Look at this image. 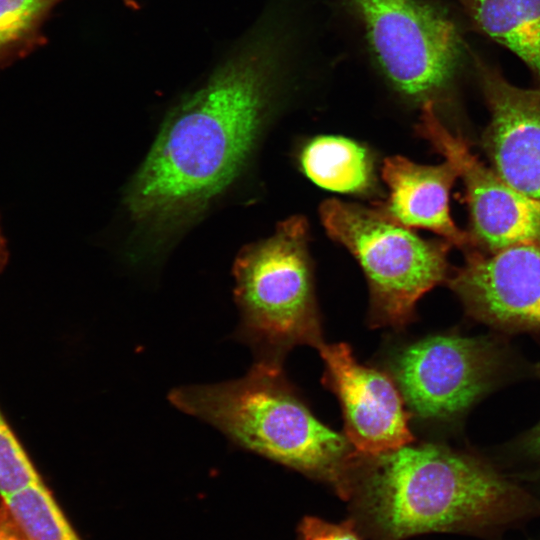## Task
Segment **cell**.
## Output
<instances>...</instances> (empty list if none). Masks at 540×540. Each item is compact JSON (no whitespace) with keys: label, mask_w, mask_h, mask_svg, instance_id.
Returning a JSON list of instances; mask_svg holds the SVG:
<instances>
[{"label":"cell","mask_w":540,"mask_h":540,"mask_svg":"<svg viewBox=\"0 0 540 540\" xmlns=\"http://www.w3.org/2000/svg\"><path fill=\"white\" fill-rule=\"evenodd\" d=\"M278 55L256 39L167 115L125 203L153 247L195 221L238 177L269 116Z\"/></svg>","instance_id":"cell-1"},{"label":"cell","mask_w":540,"mask_h":540,"mask_svg":"<svg viewBox=\"0 0 540 540\" xmlns=\"http://www.w3.org/2000/svg\"><path fill=\"white\" fill-rule=\"evenodd\" d=\"M336 492L365 540L432 532L499 540L540 518V499L477 459L433 443L357 453Z\"/></svg>","instance_id":"cell-2"},{"label":"cell","mask_w":540,"mask_h":540,"mask_svg":"<svg viewBox=\"0 0 540 540\" xmlns=\"http://www.w3.org/2000/svg\"><path fill=\"white\" fill-rule=\"evenodd\" d=\"M169 400L241 447L327 482L336 491L357 454L345 435L313 415L279 362L261 359L240 379L175 388Z\"/></svg>","instance_id":"cell-3"},{"label":"cell","mask_w":540,"mask_h":540,"mask_svg":"<svg viewBox=\"0 0 540 540\" xmlns=\"http://www.w3.org/2000/svg\"><path fill=\"white\" fill-rule=\"evenodd\" d=\"M233 273L244 334L262 359L282 363L297 345L323 343L305 218L290 217L272 236L244 248Z\"/></svg>","instance_id":"cell-4"},{"label":"cell","mask_w":540,"mask_h":540,"mask_svg":"<svg viewBox=\"0 0 540 540\" xmlns=\"http://www.w3.org/2000/svg\"><path fill=\"white\" fill-rule=\"evenodd\" d=\"M328 234L361 265L370 289V322L400 329L417 301L447 276L448 242L426 240L377 208L336 199L320 208Z\"/></svg>","instance_id":"cell-5"},{"label":"cell","mask_w":540,"mask_h":540,"mask_svg":"<svg viewBox=\"0 0 540 540\" xmlns=\"http://www.w3.org/2000/svg\"><path fill=\"white\" fill-rule=\"evenodd\" d=\"M346 1L396 90L423 104L447 86L460 46L455 26L446 16L419 0Z\"/></svg>","instance_id":"cell-6"},{"label":"cell","mask_w":540,"mask_h":540,"mask_svg":"<svg viewBox=\"0 0 540 540\" xmlns=\"http://www.w3.org/2000/svg\"><path fill=\"white\" fill-rule=\"evenodd\" d=\"M497 357L484 339L436 335L405 346L393 374L405 404L422 419H450L492 383Z\"/></svg>","instance_id":"cell-7"},{"label":"cell","mask_w":540,"mask_h":540,"mask_svg":"<svg viewBox=\"0 0 540 540\" xmlns=\"http://www.w3.org/2000/svg\"><path fill=\"white\" fill-rule=\"evenodd\" d=\"M419 134L450 162L462 178L469 207L472 240L486 252L522 244H540V201L522 193L495 169L486 167L460 134L437 116L433 101L423 103Z\"/></svg>","instance_id":"cell-8"},{"label":"cell","mask_w":540,"mask_h":540,"mask_svg":"<svg viewBox=\"0 0 540 540\" xmlns=\"http://www.w3.org/2000/svg\"><path fill=\"white\" fill-rule=\"evenodd\" d=\"M324 384L339 399L345 436L361 455H377L413 443L399 388L384 372L360 364L345 343L318 347Z\"/></svg>","instance_id":"cell-9"},{"label":"cell","mask_w":540,"mask_h":540,"mask_svg":"<svg viewBox=\"0 0 540 540\" xmlns=\"http://www.w3.org/2000/svg\"><path fill=\"white\" fill-rule=\"evenodd\" d=\"M469 315L510 331H540V244L470 253L449 279Z\"/></svg>","instance_id":"cell-10"},{"label":"cell","mask_w":540,"mask_h":540,"mask_svg":"<svg viewBox=\"0 0 540 540\" xmlns=\"http://www.w3.org/2000/svg\"><path fill=\"white\" fill-rule=\"evenodd\" d=\"M476 65L490 112L484 144L494 169L540 201V86L520 88L482 61Z\"/></svg>","instance_id":"cell-11"},{"label":"cell","mask_w":540,"mask_h":540,"mask_svg":"<svg viewBox=\"0 0 540 540\" xmlns=\"http://www.w3.org/2000/svg\"><path fill=\"white\" fill-rule=\"evenodd\" d=\"M382 175L390 193L388 201L378 208L387 216L411 229L433 231L458 247L471 243L450 215L449 192L458 176L450 162L420 165L393 156L384 161Z\"/></svg>","instance_id":"cell-12"},{"label":"cell","mask_w":540,"mask_h":540,"mask_svg":"<svg viewBox=\"0 0 540 540\" xmlns=\"http://www.w3.org/2000/svg\"><path fill=\"white\" fill-rule=\"evenodd\" d=\"M475 26L519 56L540 82V0H459Z\"/></svg>","instance_id":"cell-13"},{"label":"cell","mask_w":540,"mask_h":540,"mask_svg":"<svg viewBox=\"0 0 540 540\" xmlns=\"http://www.w3.org/2000/svg\"><path fill=\"white\" fill-rule=\"evenodd\" d=\"M301 164L314 183L328 190L364 194L370 192L375 184L369 152L343 137L313 139L301 154Z\"/></svg>","instance_id":"cell-14"},{"label":"cell","mask_w":540,"mask_h":540,"mask_svg":"<svg viewBox=\"0 0 540 540\" xmlns=\"http://www.w3.org/2000/svg\"><path fill=\"white\" fill-rule=\"evenodd\" d=\"M60 1L0 0V70L44 42V21Z\"/></svg>","instance_id":"cell-15"},{"label":"cell","mask_w":540,"mask_h":540,"mask_svg":"<svg viewBox=\"0 0 540 540\" xmlns=\"http://www.w3.org/2000/svg\"><path fill=\"white\" fill-rule=\"evenodd\" d=\"M43 480L0 407V498L11 497Z\"/></svg>","instance_id":"cell-16"},{"label":"cell","mask_w":540,"mask_h":540,"mask_svg":"<svg viewBox=\"0 0 540 540\" xmlns=\"http://www.w3.org/2000/svg\"><path fill=\"white\" fill-rule=\"evenodd\" d=\"M300 540H365L352 519L331 523L306 516L298 527Z\"/></svg>","instance_id":"cell-17"},{"label":"cell","mask_w":540,"mask_h":540,"mask_svg":"<svg viewBox=\"0 0 540 540\" xmlns=\"http://www.w3.org/2000/svg\"><path fill=\"white\" fill-rule=\"evenodd\" d=\"M0 540H28L7 505L0 499Z\"/></svg>","instance_id":"cell-18"},{"label":"cell","mask_w":540,"mask_h":540,"mask_svg":"<svg viewBox=\"0 0 540 540\" xmlns=\"http://www.w3.org/2000/svg\"><path fill=\"white\" fill-rule=\"evenodd\" d=\"M540 376V365L536 368ZM528 448L540 458V423L537 425L528 437Z\"/></svg>","instance_id":"cell-19"},{"label":"cell","mask_w":540,"mask_h":540,"mask_svg":"<svg viewBox=\"0 0 540 540\" xmlns=\"http://www.w3.org/2000/svg\"><path fill=\"white\" fill-rule=\"evenodd\" d=\"M9 258L6 239L0 226V273L5 269Z\"/></svg>","instance_id":"cell-20"},{"label":"cell","mask_w":540,"mask_h":540,"mask_svg":"<svg viewBox=\"0 0 540 540\" xmlns=\"http://www.w3.org/2000/svg\"><path fill=\"white\" fill-rule=\"evenodd\" d=\"M123 1L128 7H131V8L137 7L135 0H123Z\"/></svg>","instance_id":"cell-21"}]
</instances>
